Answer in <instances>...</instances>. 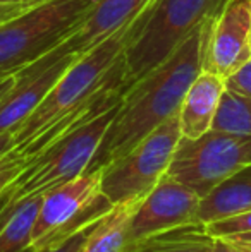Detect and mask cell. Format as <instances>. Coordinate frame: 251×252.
Wrapping results in <instances>:
<instances>
[{"label":"cell","mask_w":251,"mask_h":252,"mask_svg":"<svg viewBox=\"0 0 251 252\" xmlns=\"http://www.w3.org/2000/svg\"><path fill=\"white\" fill-rule=\"evenodd\" d=\"M214 17L203 21L165 62L122 94L117 113L88 170H98L124 156L165 120L179 113L189 86L203 70Z\"/></svg>","instance_id":"obj_1"},{"label":"cell","mask_w":251,"mask_h":252,"mask_svg":"<svg viewBox=\"0 0 251 252\" xmlns=\"http://www.w3.org/2000/svg\"><path fill=\"white\" fill-rule=\"evenodd\" d=\"M119 103L83 126L69 130L66 136L59 137L50 146L28 159L23 172L0 197V228L21 202L48 192L88 172L108 126L117 113Z\"/></svg>","instance_id":"obj_2"},{"label":"cell","mask_w":251,"mask_h":252,"mask_svg":"<svg viewBox=\"0 0 251 252\" xmlns=\"http://www.w3.org/2000/svg\"><path fill=\"white\" fill-rule=\"evenodd\" d=\"M225 0H150L140 12L136 30L127 41L122 59L127 90L169 59L179 45Z\"/></svg>","instance_id":"obj_3"},{"label":"cell","mask_w":251,"mask_h":252,"mask_svg":"<svg viewBox=\"0 0 251 252\" xmlns=\"http://www.w3.org/2000/svg\"><path fill=\"white\" fill-rule=\"evenodd\" d=\"M97 0H47L0 24V74H16L61 45Z\"/></svg>","instance_id":"obj_4"},{"label":"cell","mask_w":251,"mask_h":252,"mask_svg":"<svg viewBox=\"0 0 251 252\" xmlns=\"http://www.w3.org/2000/svg\"><path fill=\"white\" fill-rule=\"evenodd\" d=\"M179 113L158 126L133 150L102 166L100 189L112 204L144 197L167 173L181 141Z\"/></svg>","instance_id":"obj_5"},{"label":"cell","mask_w":251,"mask_h":252,"mask_svg":"<svg viewBox=\"0 0 251 252\" xmlns=\"http://www.w3.org/2000/svg\"><path fill=\"white\" fill-rule=\"evenodd\" d=\"M248 165H251V136L210 129L196 139L181 137L167 175L203 197Z\"/></svg>","instance_id":"obj_6"},{"label":"cell","mask_w":251,"mask_h":252,"mask_svg":"<svg viewBox=\"0 0 251 252\" xmlns=\"http://www.w3.org/2000/svg\"><path fill=\"white\" fill-rule=\"evenodd\" d=\"M100 179V168L88 170L77 179L45 192L35 220L31 251L69 239L114 208L102 192Z\"/></svg>","instance_id":"obj_7"},{"label":"cell","mask_w":251,"mask_h":252,"mask_svg":"<svg viewBox=\"0 0 251 252\" xmlns=\"http://www.w3.org/2000/svg\"><path fill=\"white\" fill-rule=\"evenodd\" d=\"M148 3L150 0H97L84 19L61 45L52 48L28 67L17 70L16 77H28L43 72L47 67L66 55H84L136 19L138 14Z\"/></svg>","instance_id":"obj_8"},{"label":"cell","mask_w":251,"mask_h":252,"mask_svg":"<svg viewBox=\"0 0 251 252\" xmlns=\"http://www.w3.org/2000/svg\"><path fill=\"white\" fill-rule=\"evenodd\" d=\"M200 201L201 197L194 190L165 173L134 213L129 228V246L171 230L196 225Z\"/></svg>","instance_id":"obj_9"},{"label":"cell","mask_w":251,"mask_h":252,"mask_svg":"<svg viewBox=\"0 0 251 252\" xmlns=\"http://www.w3.org/2000/svg\"><path fill=\"white\" fill-rule=\"evenodd\" d=\"M251 59V0H225L212 21L203 70L222 79Z\"/></svg>","instance_id":"obj_10"},{"label":"cell","mask_w":251,"mask_h":252,"mask_svg":"<svg viewBox=\"0 0 251 252\" xmlns=\"http://www.w3.org/2000/svg\"><path fill=\"white\" fill-rule=\"evenodd\" d=\"M77 59L79 55H66L47 67L43 72L28 77H16V83L0 100V134H14V130L38 108L62 74Z\"/></svg>","instance_id":"obj_11"},{"label":"cell","mask_w":251,"mask_h":252,"mask_svg":"<svg viewBox=\"0 0 251 252\" xmlns=\"http://www.w3.org/2000/svg\"><path fill=\"white\" fill-rule=\"evenodd\" d=\"M224 91L225 79L208 70H201L198 74L179 108L182 137L196 139L212 129Z\"/></svg>","instance_id":"obj_12"},{"label":"cell","mask_w":251,"mask_h":252,"mask_svg":"<svg viewBox=\"0 0 251 252\" xmlns=\"http://www.w3.org/2000/svg\"><path fill=\"white\" fill-rule=\"evenodd\" d=\"M251 211V165L241 168L201 197L196 225H210Z\"/></svg>","instance_id":"obj_13"},{"label":"cell","mask_w":251,"mask_h":252,"mask_svg":"<svg viewBox=\"0 0 251 252\" xmlns=\"http://www.w3.org/2000/svg\"><path fill=\"white\" fill-rule=\"evenodd\" d=\"M143 197L114 204L93 225L83 252H124L129 247V228Z\"/></svg>","instance_id":"obj_14"},{"label":"cell","mask_w":251,"mask_h":252,"mask_svg":"<svg viewBox=\"0 0 251 252\" xmlns=\"http://www.w3.org/2000/svg\"><path fill=\"white\" fill-rule=\"evenodd\" d=\"M214 237L205 226L188 225L129 246L124 252H210Z\"/></svg>","instance_id":"obj_15"},{"label":"cell","mask_w":251,"mask_h":252,"mask_svg":"<svg viewBox=\"0 0 251 252\" xmlns=\"http://www.w3.org/2000/svg\"><path fill=\"white\" fill-rule=\"evenodd\" d=\"M45 194L30 197L14 209L0 228V252H31V235Z\"/></svg>","instance_id":"obj_16"},{"label":"cell","mask_w":251,"mask_h":252,"mask_svg":"<svg viewBox=\"0 0 251 252\" xmlns=\"http://www.w3.org/2000/svg\"><path fill=\"white\" fill-rule=\"evenodd\" d=\"M212 129L251 136V98L225 88Z\"/></svg>","instance_id":"obj_17"},{"label":"cell","mask_w":251,"mask_h":252,"mask_svg":"<svg viewBox=\"0 0 251 252\" xmlns=\"http://www.w3.org/2000/svg\"><path fill=\"white\" fill-rule=\"evenodd\" d=\"M28 159L14 148L0 156V197L5 192V189L16 180V177L23 172Z\"/></svg>","instance_id":"obj_18"},{"label":"cell","mask_w":251,"mask_h":252,"mask_svg":"<svg viewBox=\"0 0 251 252\" xmlns=\"http://www.w3.org/2000/svg\"><path fill=\"white\" fill-rule=\"evenodd\" d=\"M208 235L212 237H227L234 235V233L250 232L251 230V211L245 215L232 216V218H225L220 221H214L210 225H205Z\"/></svg>","instance_id":"obj_19"},{"label":"cell","mask_w":251,"mask_h":252,"mask_svg":"<svg viewBox=\"0 0 251 252\" xmlns=\"http://www.w3.org/2000/svg\"><path fill=\"white\" fill-rule=\"evenodd\" d=\"M97 221H98V220H97ZM97 221H95V223H97ZM95 223H93V225H95ZM93 225L79 230L77 233L71 235L69 239H64V240H61V242H57V244H50V246L40 247V249H35L31 252H83L84 244H86L88 235H90Z\"/></svg>","instance_id":"obj_20"},{"label":"cell","mask_w":251,"mask_h":252,"mask_svg":"<svg viewBox=\"0 0 251 252\" xmlns=\"http://www.w3.org/2000/svg\"><path fill=\"white\" fill-rule=\"evenodd\" d=\"M225 88L251 98V59L239 70L225 79Z\"/></svg>","instance_id":"obj_21"},{"label":"cell","mask_w":251,"mask_h":252,"mask_svg":"<svg viewBox=\"0 0 251 252\" xmlns=\"http://www.w3.org/2000/svg\"><path fill=\"white\" fill-rule=\"evenodd\" d=\"M31 7L35 5L24 2V0H0V24L21 16L26 10H30Z\"/></svg>","instance_id":"obj_22"},{"label":"cell","mask_w":251,"mask_h":252,"mask_svg":"<svg viewBox=\"0 0 251 252\" xmlns=\"http://www.w3.org/2000/svg\"><path fill=\"white\" fill-rule=\"evenodd\" d=\"M210 252H251V244L238 242L225 237H214V246Z\"/></svg>","instance_id":"obj_23"},{"label":"cell","mask_w":251,"mask_h":252,"mask_svg":"<svg viewBox=\"0 0 251 252\" xmlns=\"http://www.w3.org/2000/svg\"><path fill=\"white\" fill-rule=\"evenodd\" d=\"M16 83V74H0V100Z\"/></svg>","instance_id":"obj_24"},{"label":"cell","mask_w":251,"mask_h":252,"mask_svg":"<svg viewBox=\"0 0 251 252\" xmlns=\"http://www.w3.org/2000/svg\"><path fill=\"white\" fill-rule=\"evenodd\" d=\"M12 148V132L0 134V156Z\"/></svg>","instance_id":"obj_25"},{"label":"cell","mask_w":251,"mask_h":252,"mask_svg":"<svg viewBox=\"0 0 251 252\" xmlns=\"http://www.w3.org/2000/svg\"><path fill=\"white\" fill-rule=\"evenodd\" d=\"M225 239L238 240V242H245V244H251V230H250V232H241V233H234V235H227Z\"/></svg>","instance_id":"obj_26"},{"label":"cell","mask_w":251,"mask_h":252,"mask_svg":"<svg viewBox=\"0 0 251 252\" xmlns=\"http://www.w3.org/2000/svg\"><path fill=\"white\" fill-rule=\"evenodd\" d=\"M24 2L31 3V5H38V3H41V2H47V0H24Z\"/></svg>","instance_id":"obj_27"}]
</instances>
